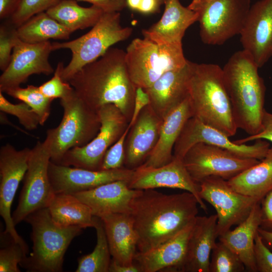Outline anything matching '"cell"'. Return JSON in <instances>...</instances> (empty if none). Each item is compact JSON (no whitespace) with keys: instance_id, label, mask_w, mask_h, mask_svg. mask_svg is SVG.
<instances>
[{"instance_id":"cell-37","label":"cell","mask_w":272,"mask_h":272,"mask_svg":"<svg viewBox=\"0 0 272 272\" xmlns=\"http://www.w3.org/2000/svg\"><path fill=\"white\" fill-rule=\"evenodd\" d=\"M0 110L16 116L26 129L34 130L40 125L37 114L26 103L13 104L9 102L0 91Z\"/></svg>"},{"instance_id":"cell-2","label":"cell","mask_w":272,"mask_h":272,"mask_svg":"<svg viewBox=\"0 0 272 272\" xmlns=\"http://www.w3.org/2000/svg\"><path fill=\"white\" fill-rule=\"evenodd\" d=\"M125 54L122 49L110 47L98 59L82 67L68 82L94 111L112 104L130 120L136 88L127 72Z\"/></svg>"},{"instance_id":"cell-21","label":"cell","mask_w":272,"mask_h":272,"mask_svg":"<svg viewBox=\"0 0 272 272\" xmlns=\"http://www.w3.org/2000/svg\"><path fill=\"white\" fill-rule=\"evenodd\" d=\"M194 222L157 247L146 252H137L133 263L141 272H180Z\"/></svg>"},{"instance_id":"cell-53","label":"cell","mask_w":272,"mask_h":272,"mask_svg":"<svg viewBox=\"0 0 272 272\" xmlns=\"http://www.w3.org/2000/svg\"><path fill=\"white\" fill-rule=\"evenodd\" d=\"M165 0H157L159 5L160 6L163 4H164Z\"/></svg>"},{"instance_id":"cell-16","label":"cell","mask_w":272,"mask_h":272,"mask_svg":"<svg viewBox=\"0 0 272 272\" xmlns=\"http://www.w3.org/2000/svg\"><path fill=\"white\" fill-rule=\"evenodd\" d=\"M49 41L29 43L19 39L13 50L11 61L0 77V91L20 87L34 74L48 76L54 70L48 60L52 51Z\"/></svg>"},{"instance_id":"cell-50","label":"cell","mask_w":272,"mask_h":272,"mask_svg":"<svg viewBox=\"0 0 272 272\" xmlns=\"http://www.w3.org/2000/svg\"><path fill=\"white\" fill-rule=\"evenodd\" d=\"M258 233L266 245L272 250V232L259 227Z\"/></svg>"},{"instance_id":"cell-48","label":"cell","mask_w":272,"mask_h":272,"mask_svg":"<svg viewBox=\"0 0 272 272\" xmlns=\"http://www.w3.org/2000/svg\"><path fill=\"white\" fill-rule=\"evenodd\" d=\"M109 272H141L139 267L133 264L130 265L118 263L113 259H111L109 268Z\"/></svg>"},{"instance_id":"cell-28","label":"cell","mask_w":272,"mask_h":272,"mask_svg":"<svg viewBox=\"0 0 272 272\" xmlns=\"http://www.w3.org/2000/svg\"><path fill=\"white\" fill-rule=\"evenodd\" d=\"M261 222L260 201L252 208L249 216L233 230L220 236L219 240L232 249L240 258L246 270L257 272L254 256L255 236Z\"/></svg>"},{"instance_id":"cell-45","label":"cell","mask_w":272,"mask_h":272,"mask_svg":"<svg viewBox=\"0 0 272 272\" xmlns=\"http://www.w3.org/2000/svg\"><path fill=\"white\" fill-rule=\"evenodd\" d=\"M150 102L147 92L142 88H136L132 114L128 124L130 127L133 125L141 111Z\"/></svg>"},{"instance_id":"cell-20","label":"cell","mask_w":272,"mask_h":272,"mask_svg":"<svg viewBox=\"0 0 272 272\" xmlns=\"http://www.w3.org/2000/svg\"><path fill=\"white\" fill-rule=\"evenodd\" d=\"M192 64L193 62L188 60L182 67L166 72L144 89L149 96L150 105L161 119L188 96Z\"/></svg>"},{"instance_id":"cell-27","label":"cell","mask_w":272,"mask_h":272,"mask_svg":"<svg viewBox=\"0 0 272 272\" xmlns=\"http://www.w3.org/2000/svg\"><path fill=\"white\" fill-rule=\"evenodd\" d=\"M102 220L111 255L119 264H133L138 236L130 214L115 213L99 217Z\"/></svg>"},{"instance_id":"cell-12","label":"cell","mask_w":272,"mask_h":272,"mask_svg":"<svg viewBox=\"0 0 272 272\" xmlns=\"http://www.w3.org/2000/svg\"><path fill=\"white\" fill-rule=\"evenodd\" d=\"M183 161L192 178L200 183L210 176L228 180L260 160L241 158L226 149L198 143L188 150Z\"/></svg>"},{"instance_id":"cell-30","label":"cell","mask_w":272,"mask_h":272,"mask_svg":"<svg viewBox=\"0 0 272 272\" xmlns=\"http://www.w3.org/2000/svg\"><path fill=\"white\" fill-rule=\"evenodd\" d=\"M57 224L64 227L78 226L94 228L96 217L91 209L72 194L55 193L48 207Z\"/></svg>"},{"instance_id":"cell-32","label":"cell","mask_w":272,"mask_h":272,"mask_svg":"<svg viewBox=\"0 0 272 272\" xmlns=\"http://www.w3.org/2000/svg\"><path fill=\"white\" fill-rule=\"evenodd\" d=\"M19 38L29 43H37L49 39H67L73 33L46 12L38 13L17 27Z\"/></svg>"},{"instance_id":"cell-46","label":"cell","mask_w":272,"mask_h":272,"mask_svg":"<svg viewBox=\"0 0 272 272\" xmlns=\"http://www.w3.org/2000/svg\"><path fill=\"white\" fill-rule=\"evenodd\" d=\"M91 4L105 13L119 12L126 6V0H77Z\"/></svg>"},{"instance_id":"cell-7","label":"cell","mask_w":272,"mask_h":272,"mask_svg":"<svg viewBox=\"0 0 272 272\" xmlns=\"http://www.w3.org/2000/svg\"><path fill=\"white\" fill-rule=\"evenodd\" d=\"M133 29L123 27L119 12L105 13L88 33L74 40L52 43L53 51L70 49L72 57L62 73L64 81L70 79L85 65L102 56L113 44L128 39Z\"/></svg>"},{"instance_id":"cell-18","label":"cell","mask_w":272,"mask_h":272,"mask_svg":"<svg viewBox=\"0 0 272 272\" xmlns=\"http://www.w3.org/2000/svg\"><path fill=\"white\" fill-rule=\"evenodd\" d=\"M134 169L92 170L55 164L50 161L48 176L54 193L75 194L117 180L129 181Z\"/></svg>"},{"instance_id":"cell-24","label":"cell","mask_w":272,"mask_h":272,"mask_svg":"<svg viewBox=\"0 0 272 272\" xmlns=\"http://www.w3.org/2000/svg\"><path fill=\"white\" fill-rule=\"evenodd\" d=\"M165 10L160 20L142 33L144 37L156 42L182 44L186 30L197 21L198 15L179 0H165Z\"/></svg>"},{"instance_id":"cell-19","label":"cell","mask_w":272,"mask_h":272,"mask_svg":"<svg viewBox=\"0 0 272 272\" xmlns=\"http://www.w3.org/2000/svg\"><path fill=\"white\" fill-rule=\"evenodd\" d=\"M239 35L243 49L262 67L272 57V0L251 5Z\"/></svg>"},{"instance_id":"cell-23","label":"cell","mask_w":272,"mask_h":272,"mask_svg":"<svg viewBox=\"0 0 272 272\" xmlns=\"http://www.w3.org/2000/svg\"><path fill=\"white\" fill-rule=\"evenodd\" d=\"M217 220L216 214L196 217L180 272H210L212 250L218 238Z\"/></svg>"},{"instance_id":"cell-35","label":"cell","mask_w":272,"mask_h":272,"mask_svg":"<svg viewBox=\"0 0 272 272\" xmlns=\"http://www.w3.org/2000/svg\"><path fill=\"white\" fill-rule=\"evenodd\" d=\"M245 267L238 256L228 246L219 240L211 255L210 272H243Z\"/></svg>"},{"instance_id":"cell-44","label":"cell","mask_w":272,"mask_h":272,"mask_svg":"<svg viewBox=\"0 0 272 272\" xmlns=\"http://www.w3.org/2000/svg\"><path fill=\"white\" fill-rule=\"evenodd\" d=\"M261 222L260 228L272 232V191L260 201Z\"/></svg>"},{"instance_id":"cell-49","label":"cell","mask_w":272,"mask_h":272,"mask_svg":"<svg viewBox=\"0 0 272 272\" xmlns=\"http://www.w3.org/2000/svg\"><path fill=\"white\" fill-rule=\"evenodd\" d=\"M157 0H142L138 11L145 14H153L159 9Z\"/></svg>"},{"instance_id":"cell-6","label":"cell","mask_w":272,"mask_h":272,"mask_svg":"<svg viewBox=\"0 0 272 272\" xmlns=\"http://www.w3.org/2000/svg\"><path fill=\"white\" fill-rule=\"evenodd\" d=\"M63 109L61 122L49 129L46 137L50 142V161L59 164L65 153L82 147L98 133L101 123L98 112L91 109L74 91L60 99Z\"/></svg>"},{"instance_id":"cell-29","label":"cell","mask_w":272,"mask_h":272,"mask_svg":"<svg viewBox=\"0 0 272 272\" xmlns=\"http://www.w3.org/2000/svg\"><path fill=\"white\" fill-rule=\"evenodd\" d=\"M227 181L236 191L260 201L272 191V146L258 163Z\"/></svg>"},{"instance_id":"cell-41","label":"cell","mask_w":272,"mask_h":272,"mask_svg":"<svg viewBox=\"0 0 272 272\" xmlns=\"http://www.w3.org/2000/svg\"><path fill=\"white\" fill-rule=\"evenodd\" d=\"M130 128L128 125L119 139L107 150L103 157L100 170H112L122 168L125 158L124 143Z\"/></svg>"},{"instance_id":"cell-25","label":"cell","mask_w":272,"mask_h":272,"mask_svg":"<svg viewBox=\"0 0 272 272\" xmlns=\"http://www.w3.org/2000/svg\"><path fill=\"white\" fill-rule=\"evenodd\" d=\"M192 117L193 113L188 95L163 119L157 142L141 165L158 167L169 163L173 157L172 151L176 142L186 122Z\"/></svg>"},{"instance_id":"cell-1","label":"cell","mask_w":272,"mask_h":272,"mask_svg":"<svg viewBox=\"0 0 272 272\" xmlns=\"http://www.w3.org/2000/svg\"><path fill=\"white\" fill-rule=\"evenodd\" d=\"M198 206L195 196L188 191L166 194L154 189L139 190L130 213L138 251L157 247L191 224L197 216Z\"/></svg>"},{"instance_id":"cell-9","label":"cell","mask_w":272,"mask_h":272,"mask_svg":"<svg viewBox=\"0 0 272 272\" xmlns=\"http://www.w3.org/2000/svg\"><path fill=\"white\" fill-rule=\"evenodd\" d=\"M251 5L250 0H192L188 7L198 15L202 42L217 45L240 34Z\"/></svg>"},{"instance_id":"cell-42","label":"cell","mask_w":272,"mask_h":272,"mask_svg":"<svg viewBox=\"0 0 272 272\" xmlns=\"http://www.w3.org/2000/svg\"><path fill=\"white\" fill-rule=\"evenodd\" d=\"M254 256L257 272H272V250L266 245L258 232L255 237Z\"/></svg>"},{"instance_id":"cell-26","label":"cell","mask_w":272,"mask_h":272,"mask_svg":"<svg viewBox=\"0 0 272 272\" xmlns=\"http://www.w3.org/2000/svg\"><path fill=\"white\" fill-rule=\"evenodd\" d=\"M162 121L150 104L141 111L126 148L125 163L128 168L138 167L147 158L157 142Z\"/></svg>"},{"instance_id":"cell-31","label":"cell","mask_w":272,"mask_h":272,"mask_svg":"<svg viewBox=\"0 0 272 272\" xmlns=\"http://www.w3.org/2000/svg\"><path fill=\"white\" fill-rule=\"evenodd\" d=\"M46 12L72 32L93 27L104 13L93 5L89 8L81 7L77 0H60Z\"/></svg>"},{"instance_id":"cell-52","label":"cell","mask_w":272,"mask_h":272,"mask_svg":"<svg viewBox=\"0 0 272 272\" xmlns=\"http://www.w3.org/2000/svg\"><path fill=\"white\" fill-rule=\"evenodd\" d=\"M142 0H126V5L131 10L138 11Z\"/></svg>"},{"instance_id":"cell-40","label":"cell","mask_w":272,"mask_h":272,"mask_svg":"<svg viewBox=\"0 0 272 272\" xmlns=\"http://www.w3.org/2000/svg\"><path fill=\"white\" fill-rule=\"evenodd\" d=\"M64 66L63 62H59L54 72L53 76L48 81L39 86L41 92L52 100L60 99L70 95L74 89L69 82H65L62 78Z\"/></svg>"},{"instance_id":"cell-38","label":"cell","mask_w":272,"mask_h":272,"mask_svg":"<svg viewBox=\"0 0 272 272\" xmlns=\"http://www.w3.org/2000/svg\"><path fill=\"white\" fill-rule=\"evenodd\" d=\"M17 27L9 20L0 27V69L4 72L9 65L13 49L19 39Z\"/></svg>"},{"instance_id":"cell-13","label":"cell","mask_w":272,"mask_h":272,"mask_svg":"<svg viewBox=\"0 0 272 272\" xmlns=\"http://www.w3.org/2000/svg\"><path fill=\"white\" fill-rule=\"evenodd\" d=\"M199 184L201 198L216 211L218 237L244 221L255 204L259 202L236 191L227 180L220 177H209Z\"/></svg>"},{"instance_id":"cell-11","label":"cell","mask_w":272,"mask_h":272,"mask_svg":"<svg viewBox=\"0 0 272 272\" xmlns=\"http://www.w3.org/2000/svg\"><path fill=\"white\" fill-rule=\"evenodd\" d=\"M97 112L101 123L97 134L86 145L68 150L59 164L92 170H100L105 153L125 130L127 119L112 104L102 106Z\"/></svg>"},{"instance_id":"cell-22","label":"cell","mask_w":272,"mask_h":272,"mask_svg":"<svg viewBox=\"0 0 272 272\" xmlns=\"http://www.w3.org/2000/svg\"><path fill=\"white\" fill-rule=\"evenodd\" d=\"M128 181L117 180L73 194L87 205L94 216L131 212V204L139 190L131 189Z\"/></svg>"},{"instance_id":"cell-4","label":"cell","mask_w":272,"mask_h":272,"mask_svg":"<svg viewBox=\"0 0 272 272\" xmlns=\"http://www.w3.org/2000/svg\"><path fill=\"white\" fill-rule=\"evenodd\" d=\"M188 94L193 117L229 137L235 134L238 128L222 68L216 64L193 62Z\"/></svg>"},{"instance_id":"cell-36","label":"cell","mask_w":272,"mask_h":272,"mask_svg":"<svg viewBox=\"0 0 272 272\" xmlns=\"http://www.w3.org/2000/svg\"><path fill=\"white\" fill-rule=\"evenodd\" d=\"M1 239L5 245L0 250V271L20 272L18 264L27 253L9 234L3 233Z\"/></svg>"},{"instance_id":"cell-5","label":"cell","mask_w":272,"mask_h":272,"mask_svg":"<svg viewBox=\"0 0 272 272\" xmlns=\"http://www.w3.org/2000/svg\"><path fill=\"white\" fill-rule=\"evenodd\" d=\"M32 227V251L20 265L27 271H62L64 254L82 232L78 226L64 227L53 220L48 208L36 210L24 220Z\"/></svg>"},{"instance_id":"cell-14","label":"cell","mask_w":272,"mask_h":272,"mask_svg":"<svg viewBox=\"0 0 272 272\" xmlns=\"http://www.w3.org/2000/svg\"><path fill=\"white\" fill-rule=\"evenodd\" d=\"M31 152L29 148L18 151L10 144L0 149V215L6 227L3 233L9 234L27 253L28 246L16 230L11 210L19 185L27 170Z\"/></svg>"},{"instance_id":"cell-51","label":"cell","mask_w":272,"mask_h":272,"mask_svg":"<svg viewBox=\"0 0 272 272\" xmlns=\"http://www.w3.org/2000/svg\"><path fill=\"white\" fill-rule=\"evenodd\" d=\"M0 118H1V123L2 124H9L15 128H16L17 129L22 131L23 132L30 135L29 133L26 132L23 129L19 128V127H17L16 126L13 124L12 123H11L9 119L7 118V117L6 116V115L4 114V112L1 111L0 113Z\"/></svg>"},{"instance_id":"cell-34","label":"cell","mask_w":272,"mask_h":272,"mask_svg":"<svg viewBox=\"0 0 272 272\" xmlns=\"http://www.w3.org/2000/svg\"><path fill=\"white\" fill-rule=\"evenodd\" d=\"M5 93L27 104L38 115L40 125L44 124L50 114L51 104L53 100L43 95L39 87L28 85L23 88L20 86L9 89Z\"/></svg>"},{"instance_id":"cell-47","label":"cell","mask_w":272,"mask_h":272,"mask_svg":"<svg viewBox=\"0 0 272 272\" xmlns=\"http://www.w3.org/2000/svg\"><path fill=\"white\" fill-rule=\"evenodd\" d=\"M22 0H0L1 20L10 19L16 12Z\"/></svg>"},{"instance_id":"cell-10","label":"cell","mask_w":272,"mask_h":272,"mask_svg":"<svg viewBox=\"0 0 272 272\" xmlns=\"http://www.w3.org/2000/svg\"><path fill=\"white\" fill-rule=\"evenodd\" d=\"M50 161V142L46 137L31 149L18 203L12 215L15 226L33 212L48 208L55 194L48 176Z\"/></svg>"},{"instance_id":"cell-33","label":"cell","mask_w":272,"mask_h":272,"mask_svg":"<svg viewBox=\"0 0 272 272\" xmlns=\"http://www.w3.org/2000/svg\"><path fill=\"white\" fill-rule=\"evenodd\" d=\"M96 217L94 228L97 233V244L93 251L78 259L76 272H108L111 259L103 222Z\"/></svg>"},{"instance_id":"cell-39","label":"cell","mask_w":272,"mask_h":272,"mask_svg":"<svg viewBox=\"0 0 272 272\" xmlns=\"http://www.w3.org/2000/svg\"><path fill=\"white\" fill-rule=\"evenodd\" d=\"M60 0H22L9 20L17 27L32 16L56 5Z\"/></svg>"},{"instance_id":"cell-17","label":"cell","mask_w":272,"mask_h":272,"mask_svg":"<svg viewBox=\"0 0 272 272\" xmlns=\"http://www.w3.org/2000/svg\"><path fill=\"white\" fill-rule=\"evenodd\" d=\"M128 186L135 190L158 187L184 190L195 196L202 210L206 212L208 210L205 202L200 196V184L192 178L183 159L179 158L173 157L169 163L158 167L139 166L134 169Z\"/></svg>"},{"instance_id":"cell-43","label":"cell","mask_w":272,"mask_h":272,"mask_svg":"<svg viewBox=\"0 0 272 272\" xmlns=\"http://www.w3.org/2000/svg\"><path fill=\"white\" fill-rule=\"evenodd\" d=\"M257 140H267L272 143V113L268 112L265 109L262 114L260 131L254 135L233 142L237 144H243Z\"/></svg>"},{"instance_id":"cell-8","label":"cell","mask_w":272,"mask_h":272,"mask_svg":"<svg viewBox=\"0 0 272 272\" xmlns=\"http://www.w3.org/2000/svg\"><path fill=\"white\" fill-rule=\"evenodd\" d=\"M125 51L129 78L135 88L144 89L166 72L182 67L188 61L182 44H161L144 37L132 40Z\"/></svg>"},{"instance_id":"cell-3","label":"cell","mask_w":272,"mask_h":272,"mask_svg":"<svg viewBox=\"0 0 272 272\" xmlns=\"http://www.w3.org/2000/svg\"><path fill=\"white\" fill-rule=\"evenodd\" d=\"M258 69L243 49L232 54L222 68L237 127L249 135L260 131L265 109V86Z\"/></svg>"},{"instance_id":"cell-15","label":"cell","mask_w":272,"mask_h":272,"mask_svg":"<svg viewBox=\"0 0 272 272\" xmlns=\"http://www.w3.org/2000/svg\"><path fill=\"white\" fill-rule=\"evenodd\" d=\"M198 143L226 149L241 158L262 160L270 147L265 140H257L252 145L237 144L220 130L192 117L184 125L174 147L173 157L183 159L188 150Z\"/></svg>"}]
</instances>
